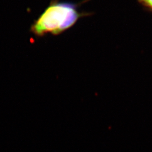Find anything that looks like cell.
<instances>
[{
	"label": "cell",
	"instance_id": "6da1fadb",
	"mask_svg": "<svg viewBox=\"0 0 152 152\" xmlns=\"http://www.w3.org/2000/svg\"><path fill=\"white\" fill-rule=\"evenodd\" d=\"M78 5L52 0L44 12L36 19L30 32L37 37L47 34L58 35L73 27L78 20L90 14L80 12Z\"/></svg>",
	"mask_w": 152,
	"mask_h": 152
},
{
	"label": "cell",
	"instance_id": "7a4b0ae2",
	"mask_svg": "<svg viewBox=\"0 0 152 152\" xmlns=\"http://www.w3.org/2000/svg\"><path fill=\"white\" fill-rule=\"evenodd\" d=\"M137 1L147 10L152 11V0H137Z\"/></svg>",
	"mask_w": 152,
	"mask_h": 152
}]
</instances>
